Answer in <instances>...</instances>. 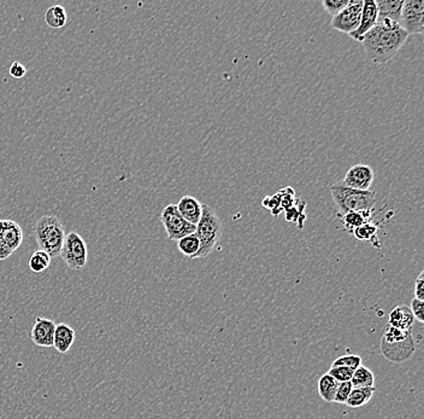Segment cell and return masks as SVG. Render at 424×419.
<instances>
[{
  "label": "cell",
  "instance_id": "cell-1",
  "mask_svg": "<svg viewBox=\"0 0 424 419\" xmlns=\"http://www.w3.org/2000/svg\"><path fill=\"white\" fill-rule=\"evenodd\" d=\"M409 35L400 24L389 21L378 22L362 39L369 60L376 64L391 61L406 43Z\"/></svg>",
  "mask_w": 424,
  "mask_h": 419
},
{
  "label": "cell",
  "instance_id": "cell-2",
  "mask_svg": "<svg viewBox=\"0 0 424 419\" xmlns=\"http://www.w3.org/2000/svg\"><path fill=\"white\" fill-rule=\"evenodd\" d=\"M380 348L383 358L393 364H403L415 354V339L411 330L396 329L388 326L385 331Z\"/></svg>",
  "mask_w": 424,
  "mask_h": 419
},
{
  "label": "cell",
  "instance_id": "cell-3",
  "mask_svg": "<svg viewBox=\"0 0 424 419\" xmlns=\"http://www.w3.org/2000/svg\"><path fill=\"white\" fill-rule=\"evenodd\" d=\"M34 237L40 250L46 251L51 258L61 255L62 247L66 240V230L59 217L44 215L34 225Z\"/></svg>",
  "mask_w": 424,
  "mask_h": 419
},
{
  "label": "cell",
  "instance_id": "cell-4",
  "mask_svg": "<svg viewBox=\"0 0 424 419\" xmlns=\"http://www.w3.org/2000/svg\"><path fill=\"white\" fill-rule=\"evenodd\" d=\"M331 193L341 217L350 212L373 211L376 203V193L347 188L341 181L331 185Z\"/></svg>",
  "mask_w": 424,
  "mask_h": 419
},
{
  "label": "cell",
  "instance_id": "cell-5",
  "mask_svg": "<svg viewBox=\"0 0 424 419\" xmlns=\"http://www.w3.org/2000/svg\"><path fill=\"white\" fill-rule=\"evenodd\" d=\"M196 233L201 247L199 251L192 260L205 259L212 253L221 235L223 233V224L212 208L203 204V214L196 224Z\"/></svg>",
  "mask_w": 424,
  "mask_h": 419
},
{
  "label": "cell",
  "instance_id": "cell-6",
  "mask_svg": "<svg viewBox=\"0 0 424 419\" xmlns=\"http://www.w3.org/2000/svg\"><path fill=\"white\" fill-rule=\"evenodd\" d=\"M59 256L73 271L84 269L89 259V249L84 238L77 232H69L66 235Z\"/></svg>",
  "mask_w": 424,
  "mask_h": 419
},
{
  "label": "cell",
  "instance_id": "cell-7",
  "mask_svg": "<svg viewBox=\"0 0 424 419\" xmlns=\"http://www.w3.org/2000/svg\"><path fill=\"white\" fill-rule=\"evenodd\" d=\"M160 222L170 240H180L196 232V226L183 219L177 211L176 204H169L160 214Z\"/></svg>",
  "mask_w": 424,
  "mask_h": 419
},
{
  "label": "cell",
  "instance_id": "cell-8",
  "mask_svg": "<svg viewBox=\"0 0 424 419\" xmlns=\"http://www.w3.org/2000/svg\"><path fill=\"white\" fill-rule=\"evenodd\" d=\"M400 27L407 35L424 32L423 0H405L401 10Z\"/></svg>",
  "mask_w": 424,
  "mask_h": 419
},
{
  "label": "cell",
  "instance_id": "cell-9",
  "mask_svg": "<svg viewBox=\"0 0 424 419\" xmlns=\"http://www.w3.org/2000/svg\"><path fill=\"white\" fill-rule=\"evenodd\" d=\"M364 0H350L349 5L331 19V27L341 33H353L359 27Z\"/></svg>",
  "mask_w": 424,
  "mask_h": 419
},
{
  "label": "cell",
  "instance_id": "cell-10",
  "mask_svg": "<svg viewBox=\"0 0 424 419\" xmlns=\"http://www.w3.org/2000/svg\"><path fill=\"white\" fill-rule=\"evenodd\" d=\"M374 177L375 173L370 166L359 163L352 166L350 170H347L345 178L341 183L347 188L359 191H368L373 184Z\"/></svg>",
  "mask_w": 424,
  "mask_h": 419
},
{
  "label": "cell",
  "instance_id": "cell-11",
  "mask_svg": "<svg viewBox=\"0 0 424 419\" xmlns=\"http://www.w3.org/2000/svg\"><path fill=\"white\" fill-rule=\"evenodd\" d=\"M56 323L52 319L37 317L32 329V341L37 347L51 348L53 347V336L56 330Z\"/></svg>",
  "mask_w": 424,
  "mask_h": 419
},
{
  "label": "cell",
  "instance_id": "cell-12",
  "mask_svg": "<svg viewBox=\"0 0 424 419\" xmlns=\"http://www.w3.org/2000/svg\"><path fill=\"white\" fill-rule=\"evenodd\" d=\"M378 24V6L374 0H365L362 9V16L358 28L350 34L351 38L356 42H362L364 35Z\"/></svg>",
  "mask_w": 424,
  "mask_h": 419
},
{
  "label": "cell",
  "instance_id": "cell-13",
  "mask_svg": "<svg viewBox=\"0 0 424 419\" xmlns=\"http://www.w3.org/2000/svg\"><path fill=\"white\" fill-rule=\"evenodd\" d=\"M0 242L14 253L19 249V245L24 242V231L19 224L12 220H3L0 230Z\"/></svg>",
  "mask_w": 424,
  "mask_h": 419
},
{
  "label": "cell",
  "instance_id": "cell-14",
  "mask_svg": "<svg viewBox=\"0 0 424 419\" xmlns=\"http://www.w3.org/2000/svg\"><path fill=\"white\" fill-rule=\"evenodd\" d=\"M375 3L378 6V22L389 21L400 24L404 0H376Z\"/></svg>",
  "mask_w": 424,
  "mask_h": 419
},
{
  "label": "cell",
  "instance_id": "cell-15",
  "mask_svg": "<svg viewBox=\"0 0 424 419\" xmlns=\"http://www.w3.org/2000/svg\"><path fill=\"white\" fill-rule=\"evenodd\" d=\"M177 211L185 220L196 226L203 214V203L192 196H183L176 204Z\"/></svg>",
  "mask_w": 424,
  "mask_h": 419
},
{
  "label": "cell",
  "instance_id": "cell-16",
  "mask_svg": "<svg viewBox=\"0 0 424 419\" xmlns=\"http://www.w3.org/2000/svg\"><path fill=\"white\" fill-rule=\"evenodd\" d=\"M75 330L66 323L57 324L53 336V347L58 353L66 354L71 350L75 342Z\"/></svg>",
  "mask_w": 424,
  "mask_h": 419
},
{
  "label": "cell",
  "instance_id": "cell-17",
  "mask_svg": "<svg viewBox=\"0 0 424 419\" xmlns=\"http://www.w3.org/2000/svg\"><path fill=\"white\" fill-rule=\"evenodd\" d=\"M388 324L396 329H412V326L415 324V317L412 314L410 307L405 306V305L394 307L389 313Z\"/></svg>",
  "mask_w": 424,
  "mask_h": 419
},
{
  "label": "cell",
  "instance_id": "cell-18",
  "mask_svg": "<svg viewBox=\"0 0 424 419\" xmlns=\"http://www.w3.org/2000/svg\"><path fill=\"white\" fill-rule=\"evenodd\" d=\"M44 19H45V22L50 28H63L66 24V19H68L66 8L62 6V5H53L46 10V12L44 15Z\"/></svg>",
  "mask_w": 424,
  "mask_h": 419
},
{
  "label": "cell",
  "instance_id": "cell-19",
  "mask_svg": "<svg viewBox=\"0 0 424 419\" xmlns=\"http://www.w3.org/2000/svg\"><path fill=\"white\" fill-rule=\"evenodd\" d=\"M376 391L375 386H368V388H353L351 391L349 399L346 401V405L352 409H358L362 406L367 405L369 401L371 400L374 394Z\"/></svg>",
  "mask_w": 424,
  "mask_h": 419
},
{
  "label": "cell",
  "instance_id": "cell-20",
  "mask_svg": "<svg viewBox=\"0 0 424 419\" xmlns=\"http://www.w3.org/2000/svg\"><path fill=\"white\" fill-rule=\"evenodd\" d=\"M371 211H358V212H350L342 215V225L349 233H353L354 230L364 225L365 222H370Z\"/></svg>",
  "mask_w": 424,
  "mask_h": 419
},
{
  "label": "cell",
  "instance_id": "cell-21",
  "mask_svg": "<svg viewBox=\"0 0 424 419\" xmlns=\"http://www.w3.org/2000/svg\"><path fill=\"white\" fill-rule=\"evenodd\" d=\"M354 238L359 240V242H364V243H370L374 247H378L380 248V243H378V229L375 224L371 222H365L364 225L358 227L357 230H354L353 233Z\"/></svg>",
  "mask_w": 424,
  "mask_h": 419
},
{
  "label": "cell",
  "instance_id": "cell-22",
  "mask_svg": "<svg viewBox=\"0 0 424 419\" xmlns=\"http://www.w3.org/2000/svg\"><path fill=\"white\" fill-rule=\"evenodd\" d=\"M338 386H339V382H336L328 373H324L318 381V394L323 400L331 404V402H334Z\"/></svg>",
  "mask_w": 424,
  "mask_h": 419
},
{
  "label": "cell",
  "instance_id": "cell-23",
  "mask_svg": "<svg viewBox=\"0 0 424 419\" xmlns=\"http://www.w3.org/2000/svg\"><path fill=\"white\" fill-rule=\"evenodd\" d=\"M351 384L353 388H368L375 386V375L367 366H359L354 370L353 376L351 378Z\"/></svg>",
  "mask_w": 424,
  "mask_h": 419
},
{
  "label": "cell",
  "instance_id": "cell-24",
  "mask_svg": "<svg viewBox=\"0 0 424 419\" xmlns=\"http://www.w3.org/2000/svg\"><path fill=\"white\" fill-rule=\"evenodd\" d=\"M51 256L47 254L44 250H37L34 251L30 259H29V269H32L34 274H42L44 271H46L50 265H51Z\"/></svg>",
  "mask_w": 424,
  "mask_h": 419
},
{
  "label": "cell",
  "instance_id": "cell-25",
  "mask_svg": "<svg viewBox=\"0 0 424 419\" xmlns=\"http://www.w3.org/2000/svg\"><path fill=\"white\" fill-rule=\"evenodd\" d=\"M199 247H201V243L196 233H192V235H186L181 240H177V248L182 254L190 259H193L196 256V253L199 251Z\"/></svg>",
  "mask_w": 424,
  "mask_h": 419
},
{
  "label": "cell",
  "instance_id": "cell-26",
  "mask_svg": "<svg viewBox=\"0 0 424 419\" xmlns=\"http://www.w3.org/2000/svg\"><path fill=\"white\" fill-rule=\"evenodd\" d=\"M362 362H363L362 357L354 355V354H347V355H342L335 359L334 363L331 364V366H346L352 370H357L359 366H362Z\"/></svg>",
  "mask_w": 424,
  "mask_h": 419
},
{
  "label": "cell",
  "instance_id": "cell-27",
  "mask_svg": "<svg viewBox=\"0 0 424 419\" xmlns=\"http://www.w3.org/2000/svg\"><path fill=\"white\" fill-rule=\"evenodd\" d=\"M354 370L346 366H331L328 371V375L333 377L336 382H351V378L353 376Z\"/></svg>",
  "mask_w": 424,
  "mask_h": 419
},
{
  "label": "cell",
  "instance_id": "cell-28",
  "mask_svg": "<svg viewBox=\"0 0 424 419\" xmlns=\"http://www.w3.org/2000/svg\"><path fill=\"white\" fill-rule=\"evenodd\" d=\"M350 0H323L322 5L328 14L333 17L341 12L349 5Z\"/></svg>",
  "mask_w": 424,
  "mask_h": 419
},
{
  "label": "cell",
  "instance_id": "cell-29",
  "mask_svg": "<svg viewBox=\"0 0 424 419\" xmlns=\"http://www.w3.org/2000/svg\"><path fill=\"white\" fill-rule=\"evenodd\" d=\"M352 389H353V386L351 384V382H342V383H339L335 398H334V402H338V404H346V401L349 399Z\"/></svg>",
  "mask_w": 424,
  "mask_h": 419
},
{
  "label": "cell",
  "instance_id": "cell-30",
  "mask_svg": "<svg viewBox=\"0 0 424 419\" xmlns=\"http://www.w3.org/2000/svg\"><path fill=\"white\" fill-rule=\"evenodd\" d=\"M411 312H412V314L415 317L416 321H420V323H423L424 321V303L423 301H421V300H417V298H414L412 301H411L410 306Z\"/></svg>",
  "mask_w": 424,
  "mask_h": 419
},
{
  "label": "cell",
  "instance_id": "cell-31",
  "mask_svg": "<svg viewBox=\"0 0 424 419\" xmlns=\"http://www.w3.org/2000/svg\"><path fill=\"white\" fill-rule=\"evenodd\" d=\"M9 73L14 79H22L27 74V68L19 62H14L10 66Z\"/></svg>",
  "mask_w": 424,
  "mask_h": 419
},
{
  "label": "cell",
  "instance_id": "cell-32",
  "mask_svg": "<svg viewBox=\"0 0 424 419\" xmlns=\"http://www.w3.org/2000/svg\"><path fill=\"white\" fill-rule=\"evenodd\" d=\"M415 298L423 301L424 300V271L421 272L415 282Z\"/></svg>",
  "mask_w": 424,
  "mask_h": 419
},
{
  "label": "cell",
  "instance_id": "cell-33",
  "mask_svg": "<svg viewBox=\"0 0 424 419\" xmlns=\"http://www.w3.org/2000/svg\"><path fill=\"white\" fill-rule=\"evenodd\" d=\"M11 255H12V253L0 242V261H4V260L9 259Z\"/></svg>",
  "mask_w": 424,
  "mask_h": 419
},
{
  "label": "cell",
  "instance_id": "cell-34",
  "mask_svg": "<svg viewBox=\"0 0 424 419\" xmlns=\"http://www.w3.org/2000/svg\"><path fill=\"white\" fill-rule=\"evenodd\" d=\"M1 225H3V220H0V230H1Z\"/></svg>",
  "mask_w": 424,
  "mask_h": 419
}]
</instances>
